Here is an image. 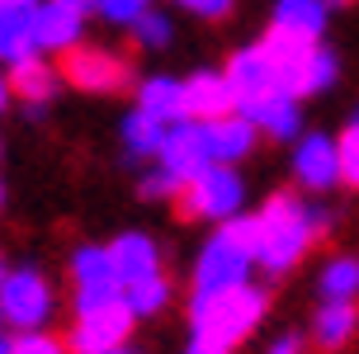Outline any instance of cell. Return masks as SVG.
<instances>
[{
	"mask_svg": "<svg viewBox=\"0 0 359 354\" xmlns=\"http://www.w3.org/2000/svg\"><path fill=\"white\" fill-rule=\"evenodd\" d=\"M81 29H86V15L62 5V0H38V15H34V38H38V53H67L81 43Z\"/></svg>",
	"mask_w": 359,
	"mask_h": 354,
	"instance_id": "obj_14",
	"label": "cell"
},
{
	"mask_svg": "<svg viewBox=\"0 0 359 354\" xmlns=\"http://www.w3.org/2000/svg\"><path fill=\"white\" fill-rule=\"evenodd\" d=\"M241 100H236V90L227 76H213V71H198L184 81V118H194V123H213V118H227L236 114Z\"/></svg>",
	"mask_w": 359,
	"mask_h": 354,
	"instance_id": "obj_12",
	"label": "cell"
},
{
	"mask_svg": "<svg viewBox=\"0 0 359 354\" xmlns=\"http://www.w3.org/2000/svg\"><path fill=\"white\" fill-rule=\"evenodd\" d=\"M180 189H184V179H175L170 175V170H156V175H147V179H137V194L142 198H151V203H165V198H170V203H175V194Z\"/></svg>",
	"mask_w": 359,
	"mask_h": 354,
	"instance_id": "obj_28",
	"label": "cell"
},
{
	"mask_svg": "<svg viewBox=\"0 0 359 354\" xmlns=\"http://www.w3.org/2000/svg\"><path fill=\"white\" fill-rule=\"evenodd\" d=\"M317 288H322V302H359V255L326 260Z\"/></svg>",
	"mask_w": 359,
	"mask_h": 354,
	"instance_id": "obj_24",
	"label": "cell"
},
{
	"mask_svg": "<svg viewBox=\"0 0 359 354\" xmlns=\"http://www.w3.org/2000/svg\"><path fill=\"white\" fill-rule=\"evenodd\" d=\"M34 15H38V0H0V62L15 67V62L38 53Z\"/></svg>",
	"mask_w": 359,
	"mask_h": 354,
	"instance_id": "obj_15",
	"label": "cell"
},
{
	"mask_svg": "<svg viewBox=\"0 0 359 354\" xmlns=\"http://www.w3.org/2000/svg\"><path fill=\"white\" fill-rule=\"evenodd\" d=\"M255 269V212L232 217L208 236V246L194 265V293H222L236 283H251Z\"/></svg>",
	"mask_w": 359,
	"mask_h": 354,
	"instance_id": "obj_3",
	"label": "cell"
},
{
	"mask_svg": "<svg viewBox=\"0 0 359 354\" xmlns=\"http://www.w3.org/2000/svg\"><path fill=\"white\" fill-rule=\"evenodd\" d=\"M165 128L161 118H151L147 109H133L123 118V142H128V156L133 161H142V156H161V147H165Z\"/></svg>",
	"mask_w": 359,
	"mask_h": 354,
	"instance_id": "obj_23",
	"label": "cell"
},
{
	"mask_svg": "<svg viewBox=\"0 0 359 354\" xmlns=\"http://www.w3.org/2000/svg\"><path fill=\"white\" fill-rule=\"evenodd\" d=\"M355 326H359L355 302H322V312L312 321V340H317V350H341V345H350Z\"/></svg>",
	"mask_w": 359,
	"mask_h": 354,
	"instance_id": "obj_22",
	"label": "cell"
},
{
	"mask_svg": "<svg viewBox=\"0 0 359 354\" xmlns=\"http://www.w3.org/2000/svg\"><path fill=\"white\" fill-rule=\"evenodd\" d=\"M0 208H5V184H0Z\"/></svg>",
	"mask_w": 359,
	"mask_h": 354,
	"instance_id": "obj_41",
	"label": "cell"
},
{
	"mask_svg": "<svg viewBox=\"0 0 359 354\" xmlns=\"http://www.w3.org/2000/svg\"><path fill=\"white\" fill-rule=\"evenodd\" d=\"M170 34H175V29H170V19L156 15V10H147V15L133 24V38H137V48H165V43H170Z\"/></svg>",
	"mask_w": 359,
	"mask_h": 354,
	"instance_id": "obj_26",
	"label": "cell"
},
{
	"mask_svg": "<svg viewBox=\"0 0 359 354\" xmlns=\"http://www.w3.org/2000/svg\"><path fill=\"white\" fill-rule=\"evenodd\" d=\"M62 5H72V10H81V15H90V10H95V0H62Z\"/></svg>",
	"mask_w": 359,
	"mask_h": 354,
	"instance_id": "obj_36",
	"label": "cell"
},
{
	"mask_svg": "<svg viewBox=\"0 0 359 354\" xmlns=\"http://www.w3.org/2000/svg\"><path fill=\"white\" fill-rule=\"evenodd\" d=\"M317 241L312 212L298 194H269L265 208L255 212V265L265 274H288Z\"/></svg>",
	"mask_w": 359,
	"mask_h": 354,
	"instance_id": "obj_2",
	"label": "cell"
},
{
	"mask_svg": "<svg viewBox=\"0 0 359 354\" xmlns=\"http://www.w3.org/2000/svg\"><path fill=\"white\" fill-rule=\"evenodd\" d=\"M0 321H5V312H0Z\"/></svg>",
	"mask_w": 359,
	"mask_h": 354,
	"instance_id": "obj_42",
	"label": "cell"
},
{
	"mask_svg": "<svg viewBox=\"0 0 359 354\" xmlns=\"http://www.w3.org/2000/svg\"><path fill=\"white\" fill-rule=\"evenodd\" d=\"M72 279H76V312H95L104 302L123 298V279L114 269L109 246H81L72 255Z\"/></svg>",
	"mask_w": 359,
	"mask_h": 354,
	"instance_id": "obj_8",
	"label": "cell"
},
{
	"mask_svg": "<svg viewBox=\"0 0 359 354\" xmlns=\"http://www.w3.org/2000/svg\"><path fill=\"white\" fill-rule=\"evenodd\" d=\"M175 5H184L198 19H227L232 15V0H175Z\"/></svg>",
	"mask_w": 359,
	"mask_h": 354,
	"instance_id": "obj_31",
	"label": "cell"
},
{
	"mask_svg": "<svg viewBox=\"0 0 359 354\" xmlns=\"http://www.w3.org/2000/svg\"><path fill=\"white\" fill-rule=\"evenodd\" d=\"M184 354H222V350H213V345H203V340H189V350Z\"/></svg>",
	"mask_w": 359,
	"mask_h": 354,
	"instance_id": "obj_35",
	"label": "cell"
},
{
	"mask_svg": "<svg viewBox=\"0 0 359 354\" xmlns=\"http://www.w3.org/2000/svg\"><path fill=\"white\" fill-rule=\"evenodd\" d=\"M109 255H114V269H118L123 288H128V283H137V279L161 274V250H156V241L142 236V231H123V236L109 246Z\"/></svg>",
	"mask_w": 359,
	"mask_h": 354,
	"instance_id": "obj_18",
	"label": "cell"
},
{
	"mask_svg": "<svg viewBox=\"0 0 359 354\" xmlns=\"http://www.w3.org/2000/svg\"><path fill=\"white\" fill-rule=\"evenodd\" d=\"M326 19H331V0H279L274 5V29L303 34L312 43H322Z\"/></svg>",
	"mask_w": 359,
	"mask_h": 354,
	"instance_id": "obj_20",
	"label": "cell"
},
{
	"mask_svg": "<svg viewBox=\"0 0 359 354\" xmlns=\"http://www.w3.org/2000/svg\"><path fill=\"white\" fill-rule=\"evenodd\" d=\"M350 128H359V109H355V118H350Z\"/></svg>",
	"mask_w": 359,
	"mask_h": 354,
	"instance_id": "obj_40",
	"label": "cell"
},
{
	"mask_svg": "<svg viewBox=\"0 0 359 354\" xmlns=\"http://www.w3.org/2000/svg\"><path fill=\"white\" fill-rule=\"evenodd\" d=\"M95 10L104 19H114V24H128V29H133V24L147 15V0H95Z\"/></svg>",
	"mask_w": 359,
	"mask_h": 354,
	"instance_id": "obj_30",
	"label": "cell"
},
{
	"mask_svg": "<svg viewBox=\"0 0 359 354\" xmlns=\"http://www.w3.org/2000/svg\"><path fill=\"white\" fill-rule=\"evenodd\" d=\"M137 109H147V114L161 118V123H180V118H184V81L147 76L142 86H137Z\"/></svg>",
	"mask_w": 359,
	"mask_h": 354,
	"instance_id": "obj_21",
	"label": "cell"
},
{
	"mask_svg": "<svg viewBox=\"0 0 359 354\" xmlns=\"http://www.w3.org/2000/svg\"><path fill=\"white\" fill-rule=\"evenodd\" d=\"M109 354H137V350H128V345H118V350H109Z\"/></svg>",
	"mask_w": 359,
	"mask_h": 354,
	"instance_id": "obj_37",
	"label": "cell"
},
{
	"mask_svg": "<svg viewBox=\"0 0 359 354\" xmlns=\"http://www.w3.org/2000/svg\"><path fill=\"white\" fill-rule=\"evenodd\" d=\"M336 156H341V184L359 189V128H345L336 137Z\"/></svg>",
	"mask_w": 359,
	"mask_h": 354,
	"instance_id": "obj_27",
	"label": "cell"
},
{
	"mask_svg": "<svg viewBox=\"0 0 359 354\" xmlns=\"http://www.w3.org/2000/svg\"><path fill=\"white\" fill-rule=\"evenodd\" d=\"M331 81H336V53H317V62H312V95H317V90H326L331 86Z\"/></svg>",
	"mask_w": 359,
	"mask_h": 354,
	"instance_id": "obj_32",
	"label": "cell"
},
{
	"mask_svg": "<svg viewBox=\"0 0 359 354\" xmlns=\"http://www.w3.org/2000/svg\"><path fill=\"white\" fill-rule=\"evenodd\" d=\"M255 132L260 128L236 109V114H227V118H213V123H203V137H208V156L217 161V165H236V161L251 156L255 147Z\"/></svg>",
	"mask_w": 359,
	"mask_h": 354,
	"instance_id": "obj_17",
	"label": "cell"
},
{
	"mask_svg": "<svg viewBox=\"0 0 359 354\" xmlns=\"http://www.w3.org/2000/svg\"><path fill=\"white\" fill-rule=\"evenodd\" d=\"M10 354H72L62 340L43 336V331H19L15 340H10Z\"/></svg>",
	"mask_w": 359,
	"mask_h": 354,
	"instance_id": "obj_29",
	"label": "cell"
},
{
	"mask_svg": "<svg viewBox=\"0 0 359 354\" xmlns=\"http://www.w3.org/2000/svg\"><path fill=\"white\" fill-rule=\"evenodd\" d=\"M222 76L232 81L236 100H255V95H269V90H279V71H274V62H269L265 43L232 53V62H227V71H222Z\"/></svg>",
	"mask_w": 359,
	"mask_h": 354,
	"instance_id": "obj_16",
	"label": "cell"
},
{
	"mask_svg": "<svg viewBox=\"0 0 359 354\" xmlns=\"http://www.w3.org/2000/svg\"><path fill=\"white\" fill-rule=\"evenodd\" d=\"M0 312L15 331H43L53 317V283L38 269H10L0 283Z\"/></svg>",
	"mask_w": 359,
	"mask_h": 354,
	"instance_id": "obj_6",
	"label": "cell"
},
{
	"mask_svg": "<svg viewBox=\"0 0 359 354\" xmlns=\"http://www.w3.org/2000/svg\"><path fill=\"white\" fill-rule=\"evenodd\" d=\"M269 354H303V345H298V336H279L269 345Z\"/></svg>",
	"mask_w": 359,
	"mask_h": 354,
	"instance_id": "obj_33",
	"label": "cell"
},
{
	"mask_svg": "<svg viewBox=\"0 0 359 354\" xmlns=\"http://www.w3.org/2000/svg\"><path fill=\"white\" fill-rule=\"evenodd\" d=\"M10 90H15L24 104L43 109L57 95V67H53V62H43L38 53L24 57V62H15V67H10Z\"/></svg>",
	"mask_w": 359,
	"mask_h": 354,
	"instance_id": "obj_19",
	"label": "cell"
},
{
	"mask_svg": "<svg viewBox=\"0 0 359 354\" xmlns=\"http://www.w3.org/2000/svg\"><path fill=\"white\" fill-rule=\"evenodd\" d=\"M10 95H15V90H10V76H0V114H5V104H10Z\"/></svg>",
	"mask_w": 359,
	"mask_h": 354,
	"instance_id": "obj_34",
	"label": "cell"
},
{
	"mask_svg": "<svg viewBox=\"0 0 359 354\" xmlns=\"http://www.w3.org/2000/svg\"><path fill=\"white\" fill-rule=\"evenodd\" d=\"M265 312H269L265 288L260 283H236V288H222V293H194V302H189V326H194V340L232 354L260 326Z\"/></svg>",
	"mask_w": 359,
	"mask_h": 354,
	"instance_id": "obj_1",
	"label": "cell"
},
{
	"mask_svg": "<svg viewBox=\"0 0 359 354\" xmlns=\"http://www.w3.org/2000/svg\"><path fill=\"white\" fill-rule=\"evenodd\" d=\"M265 53L274 62V71H279V90H288L293 100L312 95V62L322 53V43H312L303 34H288V29H269Z\"/></svg>",
	"mask_w": 359,
	"mask_h": 354,
	"instance_id": "obj_9",
	"label": "cell"
},
{
	"mask_svg": "<svg viewBox=\"0 0 359 354\" xmlns=\"http://www.w3.org/2000/svg\"><path fill=\"white\" fill-rule=\"evenodd\" d=\"M5 274H10V269H5V260H0V283H5Z\"/></svg>",
	"mask_w": 359,
	"mask_h": 354,
	"instance_id": "obj_38",
	"label": "cell"
},
{
	"mask_svg": "<svg viewBox=\"0 0 359 354\" xmlns=\"http://www.w3.org/2000/svg\"><path fill=\"white\" fill-rule=\"evenodd\" d=\"M241 203H246V184L236 175V165H217V161L194 179H184V189L175 194L184 222H217V227L241 217Z\"/></svg>",
	"mask_w": 359,
	"mask_h": 354,
	"instance_id": "obj_4",
	"label": "cell"
},
{
	"mask_svg": "<svg viewBox=\"0 0 359 354\" xmlns=\"http://www.w3.org/2000/svg\"><path fill=\"white\" fill-rule=\"evenodd\" d=\"M133 312H128L123 298L104 302V307H95V312H76V326L72 336H67V350L72 354H109L118 350V345H128V336H133Z\"/></svg>",
	"mask_w": 359,
	"mask_h": 354,
	"instance_id": "obj_7",
	"label": "cell"
},
{
	"mask_svg": "<svg viewBox=\"0 0 359 354\" xmlns=\"http://www.w3.org/2000/svg\"><path fill=\"white\" fill-rule=\"evenodd\" d=\"M241 114H246L260 132H269L274 142H288V137L303 132V114H298V100H293L288 90H269V95L241 100Z\"/></svg>",
	"mask_w": 359,
	"mask_h": 354,
	"instance_id": "obj_13",
	"label": "cell"
},
{
	"mask_svg": "<svg viewBox=\"0 0 359 354\" xmlns=\"http://www.w3.org/2000/svg\"><path fill=\"white\" fill-rule=\"evenodd\" d=\"M0 354H10V340H0Z\"/></svg>",
	"mask_w": 359,
	"mask_h": 354,
	"instance_id": "obj_39",
	"label": "cell"
},
{
	"mask_svg": "<svg viewBox=\"0 0 359 354\" xmlns=\"http://www.w3.org/2000/svg\"><path fill=\"white\" fill-rule=\"evenodd\" d=\"M123 302H128V312L142 321V317H156L165 302H170V283L161 279V274H151V279H137V283H128L123 288Z\"/></svg>",
	"mask_w": 359,
	"mask_h": 354,
	"instance_id": "obj_25",
	"label": "cell"
},
{
	"mask_svg": "<svg viewBox=\"0 0 359 354\" xmlns=\"http://www.w3.org/2000/svg\"><path fill=\"white\" fill-rule=\"evenodd\" d=\"M62 81L76 90H86V95H118V90L133 86V71L118 53H109V48H86V43H76L62 53Z\"/></svg>",
	"mask_w": 359,
	"mask_h": 354,
	"instance_id": "obj_5",
	"label": "cell"
},
{
	"mask_svg": "<svg viewBox=\"0 0 359 354\" xmlns=\"http://www.w3.org/2000/svg\"><path fill=\"white\" fill-rule=\"evenodd\" d=\"M293 179L312 189V194H326L331 184H341V156H336V137L326 132H307L293 147Z\"/></svg>",
	"mask_w": 359,
	"mask_h": 354,
	"instance_id": "obj_10",
	"label": "cell"
},
{
	"mask_svg": "<svg viewBox=\"0 0 359 354\" xmlns=\"http://www.w3.org/2000/svg\"><path fill=\"white\" fill-rule=\"evenodd\" d=\"M161 165L175 179H194L198 170H208L213 156H208V137H203V123L194 118H180V123L165 128V147H161Z\"/></svg>",
	"mask_w": 359,
	"mask_h": 354,
	"instance_id": "obj_11",
	"label": "cell"
}]
</instances>
